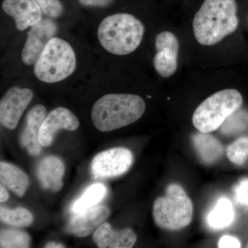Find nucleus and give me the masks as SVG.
I'll return each mask as SVG.
<instances>
[{
  "mask_svg": "<svg viewBox=\"0 0 248 248\" xmlns=\"http://www.w3.org/2000/svg\"><path fill=\"white\" fill-rule=\"evenodd\" d=\"M79 126V120L71 110L66 108H56L49 112L42 122L39 136L40 144L48 147L53 143L59 130L74 131Z\"/></svg>",
  "mask_w": 248,
  "mask_h": 248,
  "instance_id": "11",
  "label": "nucleus"
},
{
  "mask_svg": "<svg viewBox=\"0 0 248 248\" xmlns=\"http://www.w3.org/2000/svg\"><path fill=\"white\" fill-rule=\"evenodd\" d=\"M146 107L143 98L136 94H106L94 103L91 118L99 131H112L140 120Z\"/></svg>",
  "mask_w": 248,
  "mask_h": 248,
  "instance_id": "2",
  "label": "nucleus"
},
{
  "mask_svg": "<svg viewBox=\"0 0 248 248\" xmlns=\"http://www.w3.org/2000/svg\"><path fill=\"white\" fill-rule=\"evenodd\" d=\"M243 103L244 97L238 90L226 89L217 91L195 109L192 124L202 133L215 131L230 116L241 108Z\"/></svg>",
  "mask_w": 248,
  "mask_h": 248,
  "instance_id": "4",
  "label": "nucleus"
},
{
  "mask_svg": "<svg viewBox=\"0 0 248 248\" xmlns=\"http://www.w3.org/2000/svg\"><path fill=\"white\" fill-rule=\"evenodd\" d=\"M133 155L127 148H113L94 156L91 171L95 179L117 177L125 174L131 167Z\"/></svg>",
  "mask_w": 248,
  "mask_h": 248,
  "instance_id": "8",
  "label": "nucleus"
},
{
  "mask_svg": "<svg viewBox=\"0 0 248 248\" xmlns=\"http://www.w3.org/2000/svg\"><path fill=\"white\" fill-rule=\"evenodd\" d=\"M234 217L232 203L226 197H221L209 212L207 223L214 230H221L231 226L234 221Z\"/></svg>",
  "mask_w": 248,
  "mask_h": 248,
  "instance_id": "19",
  "label": "nucleus"
},
{
  "mask_svg": "<svg viewBox=\"0 0 248 248\" xmlns=\"http://www.w3.org/2000/svg\"><path fill=\"white\" fill-rule=\"evenodd\" d=\"M58 25L50 18L42 19L31 27L22 53V61L27 66L35 64L49 41L56 35Z\"/></svg>",
  "mask_w": 248,
  "mask_h": 248,
  "instance_id": "10",
  "label": "nucleus"
},
{
  "mask_svg": "<svg viewBox=\"0 0 248 248\" xmlns=\"http://www.w3.org/2000/svg\"><path fill=\"white\" fill-rule=\"evenodd\" d=\"M80 4L87 7H107L112 4L113 0H79Z\"/></svg>",
  "mask_w": 248,
  "mask_h": 248,
  "instance_id": "28",
  "label": "nucleus"
},
{
  "mask_svg": "<svg viewBox=\"0 0 248 248\" xmlns=\"http://www.w3.org/2000/svg\"><path fill=\"white\" fill-rule=\"evenodd\" d=\"M219 248H239L241 247L239 240L234 236L226 235L222 236L218 243Z\"/></svg>",
  "mask_w": 248,
  "mask_h": 248,
  "instance_id": "27",
  "label": "nucleus"
},
{
  "mask_svg": "<svg viewBox=\"0 0 248 248\" xmlns=\"http://www.w3.org/2000/svg\"><path fill=\"white\" fill-rule=\"evenodd\" d=\"M0 182L19 197L25 195L29 186L27 174L9 163H0Z\"/></svg>",
  "mask_w": 248,
  "mask_h": 248,
  "instance_id": "17",
  "label": "nucleus"
},
{
  "mask_svg": "<svg viewBox=\"0 0 248 248\" xmlns=\"http://www.w3.org/2000/svg\"><path fill=\"white\" fill-rule=\"evenodd\" d=\"M42 13L50 18H58L63 12V5L60 0H36Z\"/></svg>",
  "mask_w": 248,
  "mask_h": 248,
  "instance_id": "25",
  "label": "nucleus"
},
{
  "mask_svg": "<svg viewBox=\"0 0 248 248\" xmlns=\"http://www.w3.org/2000/svg\"><path fill=\"white\" fill-rule=\"evenodd\" d=\"M9 195L8 193L7 190L4 187V186L1 185L0 186V202L4 203L6 201L9 200Z\"/></svg>",
  "mask_w": 248,
  "mask_h": 248,
  "instance_id": "29",
  "label": "nucleus"
},
{
  "mask_svg": "<svg viewBox=\"0 0 248 248\" xmlns=\"http://www.w3.org/2000/svg\"><path fill=\"white\" fill-rule=\"evenodd\" d=\"M93 239L99 248H130L137 236L130 228L115 231L108 223H104L94 231Z\"/></svg>",
  "mask_w": 248,
  "mask_h": 248,
  "instance_id": "15",
  "label": "nucleus"
},
{
  "mask_svg": "<svg viewBox=\"0 0 248 248\" xmlns=\"http://www.w3.org/2000/svg\"><path fill=\"white\" fill-rule=\"evenodd\" d=\"M5 14L14 18L17 30L32 27L42 19V11L36 0H4Z\"/></svg>",
  "mask_w": 248,
  "mask_h": 248,
  "instance_id": "12",
  "label": "nucleus"
},
{
  "mask_svg": "<svg viewBox=\"0 0 248 248\" xmlns=\"http://www.w3.org/2000/svg\"><path fill=\"white\" fill-rule=\"evenodd\" d=\"M236 0H204L192 22L194 38L204 47L215 46L225 39L243 40Z\"/></svg>",
  "mask_w": 248,
  "mask_h": 248,
  "instance_id": "1",
  "label": "nucleus"
},
{
  "mask_svg": "<svg viewBox=\"0 0 248 248\" xmlns=\"http://www.w3.org/2000/svg\"><path fill=\"white\" fill-rule=\"evenodd\" d=\"M31 237L27 233L15 229L1 230L0 248H27L30 247Z\"/></svg>",
  "mask_w": 248,
  "mask_h": 248,
  "instance_id": "22",
  "label": "nucleus"
},
{
  "mask_svg": "<svg viewBox=\"0 0 248 248\" xmlns=\"http://www.w3.org/2000/svg\"><path fill=\"white\" fill-rule=\"evenodd\" d=\"M33 93L29 89L14 86L8 90L0 102V122L3 126L14 130L31 100Z\"/></svg>",
  "mask_w": 248,
  "mask_h": 248,
  "instance_id": "9",
  "label": "nucleus"
},
{
  "mask_svg": "<svg viewBox=\"0 0 248 248\" xmlns=\"http://www.w3.org/2000/svg\"><path fill=\"white\" fill-rule=\"evenodd\" d=\"M45 248H65V246L63 245L57 244V243L55 242H50L48 244H47L45 246Z\"/></svg>",
  "mask_w": 248,
  "mask_h": 248,
  "instance_id": "30",
  "label": "nucleus"
},
{
  "mask_svg": "<svg viewBox=\"0 0 248 248\" xmlns=\"http://www.w3.org/2000/svg\"><path fill=\"white\" fill-rule=\"evenodd\" d=\"M153 66L161 78H170L175 74L179 66L180 43L177 35L170 31H163L155 37Z\"/></svg>",
  "mask_w": 248,
  "mask_h": 248,
  "instance_id": "7",
  "label": "nucleus"
},
{
  "mask_svg": "<svg viewBox=\"0 0 248 248\" xmlns=\"http://www.w3.org/2000/svg\"><path fill=\"white\" fill-rule=\"evenodd\" d=\"M46 117V108L42 105H37L29 111L26 117L25 125L19 137V143L31 156H37L42 151V146L39 136L41 125Z\"/></svg>",
  "mask_w": 248,
  "mask_h": 248,
  "instance_id": "14",
  "label": "nucleus"
},
{
  "mask_svg": "<svg viewBox=\"0 0 248 248\" xmlns=\"http://www.w3.org/2000/svg\"><path fill=\"white\" fill-rule=\"evenodd\" d=\"M107 188L104 184H94L90 186L79 199L72 204V213H78L97 205L107 195Z\"/></svg>",
  "mask_w": 248,
  "mask_h": 248,
  "instance_id": "20",
  "label": "nucleus"
},
{
  "mask_svg": "<svg viewBox=\"0 0 248 248\" xmlns=\"http://www.w3.org/2000/svg\"><path fill=\"white\" fill-rule=\"evenodd\" d=\"M0 219L4 223L16 227H28L33 221L32 214L27 209L17 208L14 210L0 208Z\"/></svg>",
  "mask_w": 248,
  "mask_h": 248,
  "instance_id": "21",
  "label": "nucleus"
},
{
  "mask_svg": "<svg viewBox=\"0 0 248 248\" xmlns=\"http://www.w3.org/2000/svg\"><path fill=\"white\" fill-rule=\"evenodd\" d=\"M193 205L182 186H168L164 197L156 199L153 205V217L160 228L179 231L188 226L192 219Z\"/></svg>",
  "mask_w": 248,
  "mask_h": 248,
  "instance_id": "6",
  "label": "nucleus"
},
{
  "mask_svg": "<svg viewBox=\"0 0 248 248\" xmlns=\"http://www.w3.org/2000/svg\"><path fill=\"white\" fill-rule=\"evenodd\" d=\"M110 214L109 208L104 205H95L76 213L68 222L67 231L79 237L89 236L104 223Z\"/></svg>",
  "mask_w": 248,
  "mask_h": 248,
  "instance_id": "13",
  "label": "nucleus"
},
{
  "mask_svg": "<svg viewBox=\"0 0 248 248\" xmlns=\"http://www.w3.org/2000/svg\"><path fill=\"white\" fill-rule=\"evenodd\" d=\"M65 166L62 160L56 156H45L37 166V178L45 189L58 192L62 188Z\"/></svg>",
  "mask_w": 248,
  "mask_h": 248,
  "instance_id": "16",
  "label": "nucleus"
},
{
  "mask_svg": "<svg viewBox=\"0 0 248 248\" xmlns=\"http://www.w3.org/2000/svg\"><path fill=\"white\" fill-rule=\"evenodd\" d=\"M234 198L236 203L248 209V178H244L234 187Z\"/></svg>",
  "mask_w": 248,
  "mask_h": 248,
  "instance_id": "26",
  "label": "nucleus"
},
{
  "mask_svg": "<svg viewBox=\"0 0 248 248\" xmlns=\"http://www.w3.org/2000/svg\"><path fill=\"white\" fill-rule=\"evenodd\" d=\"M144 32L143 23L133 15L117 14L103 19L98 28L97 36L106 50L123 56L138 49Z\"/></svg>",
  "mask_w": 248,
  "mask_h": 248,
  "instance_id": "3",
  "label": "nucleus"
},
{
  "mask_svg": "<svg viewBox=\"0 0 248 248\" xmlns=\"http://www.w3.org/2000/svg\"><path fill=\"white\" fill-rule=\"evenodd\" d=\"M247 248H248V244Z\"/></svg>",
  "mask_w": 248,
  "mask_h": 248,
  "instance_id": "32",
  "label": "nucleus"
},
{
  "mask_svg": "<svg viewBox=\"0 0 248 248\" xmlns=\"http://www.w3.org/2000/svg\"><path fill=\"white\" fill-rule=\"evenodd\" d=\"M197 154L205 164L215 163L223 153V148L218 140L208 133H196L192 138Z\"/></svg>",
  "mask_w": 248,
  "mask_h": 248,
  "instance_id": "18",
  "label": "nucleus"
},
{
  "mask_svg": "<svg viewBox=\"0 0 248 248\" xmlns=\"http://www.w3.org/2000/svg\"><path fill=\"white\" fill-rule=\"evenodd\" d=\"M227 156L232 162L243 165L248 157V138L243 137L236 140L227 148Z\"/></svg>",
  "mask_w": 248,
  "mask_h": 248,
  "instance_id": "24",
  "label": "nucleus"
},
{
  "mask_svg": "<svg viewBox=\"0 0 248 248\" xmlns=\"http://www.w3.org/2000/svg\"><path fill=\"white\" fill-rule=\"evenodd\" d=\"M245 27L246 28L248 31V11L247 12V14H246V19H245V22L244 23Z\"/></svg>",
  "mask_w": 248,
  "mask_h": 248,
  "instance_id": "31",
  "label": "nucleus"
},
{
  "mask_svg": "<svg viewBox=\"0 0 248 248\" xmlns=\"http://www.w3.org/2000/svg\"><path fill=\"white\" fill-rule=\"evenodd\" d=\"M76 55L71 45L59 37L49 41L34 66L37 79L53 84L66 79L76 71Z\"/></svg>",
  "mask_w": 248,
  "mask_h": 248,
  "instance_id": "5",
  "label": "nucleus"
},
{
  "mask_svg": "<svg viewBox=\"0 0 248 248\" xmlns=\"http://www.w3.org/2000/svg\"><path fill=\"white\" fill-rule=\"evenodd\" d=\"M239 110L230 116L221 125V130L223 133L234 135L248 129V112Z\"/></svg>",
  "mask_w": 248,
  "mask_h": 248,
  "instance_id": "23",
  "label": "nucleus"
}]
</instances>
